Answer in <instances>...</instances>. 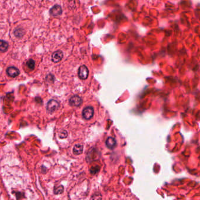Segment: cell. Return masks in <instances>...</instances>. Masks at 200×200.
<instances>
[{
	"label": "cell",
	"instance_id": "obj_1",
	"mask_svg": "<svg viewBox=\"0 0 200 200\" xmlns=\"http://www.w3.org/2000/svg\"><path fill=\"white\" fill-rule=\"evenodd\" d=\"M59 107V103L55 100H50L48 102L47 104V110L49 112L52 113L56 110Z\"/></svg>",
	"mask_w": 200,
	"mask_h": 200
},
{
	"label": "cell",
	"instance_id": "obj_2",
	"mask_svg": "<svg viewBox=\"0 0 200 200\" xmlns=\"http://www.w3.org/2000/svg\"><path fill=\"white\" fill-rule=\"evenodd\" d=\"M78 77L80 79L84 80V79H86L89 77V71L85 65H83L80 67L78 69Z\"/></svg>",
	"mask_w": 200,
	"mask_h": 200
},
{
	"label": "cell",
	"instance_id": "obj_3",
	"mask_svg": "<svg viewBox=\"0 0 200 200\" xmlns=\"http://www.w3.org/2000/svg\"><path fill=\"white\" fill-rule=\"evenodd\" d=\"M94 114V109L91 106L85 108L83 111V116L86 120H90L92 118Z\"/></svg>",
	"mask_w": 200,
	"mask_h": 200
},
{
	"label": "cell",
	"instance_id": "obj_4",
	"mask_svg": "<svg viewBox=\"0 0 200 200\" xmlns=\"http://www.w3.org/2000/svg\"><path fill=\"white\" fill-rule=\"evenodd\" d=\"M63 54L62 51H57L52 54V61L55 63H57L61 61L63 59Z\"/></svg>",
	"mask_w": 200,
	"mask_h": 200
},
{
	"label": "cell",
	"instance_id": "obj_5",
	"mask_svg": "<svg viewBox=\"0 0 200 200\" xmlns=\"http://www.w3.org/2000/svg\"><path fill=\"white\" fill-rule=\"evenodd\" d=\"M70 104L73 106H79L82 103V99L78 96H73L69 100Z\"/></svg>",
	"mask_w": 200,
	"mask_h": 200
},
{
	"label": "cell",
	"instance_id": "obj_6",
	"mask_svg": "<svg viewBox=\"0 0 200 200\" xmlns=\"http://www.w3.org/2000/svg\"><path fill=\"white\" fill-rule=\"evenodd\" d=\"M62 13V7L60 5H56L54 7H53L50 10V15L54 16H60Z\"/></svg>",
	"mask_w": 200,
	"mask_h": 200
},
{
	"label": "cell",
	"instance_id": "obj_7",
	"mask_svg": "<svg viewBox=\"0 0 200 200\" xmlns=\"http://www.w3.org/2000/svg\"><path fill=\"white\" fill-rule=\"evenodd\" d=\"M7 74L10 77H16L19 74V71L14 66H11L7 69Z\"/></svg>",
	"mask_w": 200,
	"mask_h": 200
},
{
	"label": "cell",
	"instance_id": "obj_8",
	"mask_svg": "<svg viewBox=\"0 0 200 200\" xmlns=\"http://www.w3.org/2000/svg\"><path fill=\"white\" fill-rule=\"evenodd\" d=\"M106 146L110 149H114L117 146V141L115 139L113 138H108L106 140Z\"/></svg>",
	"mask_w": 200,
	"mask_h": 200
},
{
	"label": "cell",
	"instance_id": "obj_9",
	"mask_svg": "<svg viewBox=\"0 0 200 200\" xmlns=\"http://www.w3.org/2000/svg\"><path fill=\"white\" fill-rule=\"evenodd\" d=\"M83 146L80 144H77L73 148V153L76 155H80L83 153Z\"/></svg>",
	"mask_w": 200,
	"mask_h": 200
},
{
	"label": "cell",
	"instance_id": "obj_10",
	"mask_svg": "<svg viewBox=\"0 0 200 200\" xmlns=\"http://www.w3.org/2000/svg\"><path fill=\"white\" fill-rule=\"evenodd\" d=\"M8 49V44L3 40H0V51L5 52Z\"/></svg>",
	"mask_w": 200,
	"mask_h": 200
},
{
	"label": "cell",
	"instance_id": "obj_11",
	"mask_svg": "<svg viewBox=\"0 0 200 200\" xmlns=\"http://www.w3.org/2000/svg\"><path fill=\"white\" fill-rule=\"evenodd\" d=\"M63 187L62 185H60L59 187H55V194H62V193L63 192Z\"/></svg>",
	"mask_w": 200,
	"mask_h": 200
},
{
	"label": "cell",
	"instance_id": "obj_12",
	"mask_svg": "<svg viewBox=\"0 0 200 200\" xmlns=\"http://www.w3.org/2000/svg\"><path fill=\"white\" fill-rule=\"evenodd\" d=\"M27 66L30 69H33L35 68V62L32 59H30L27 62Z\"/></svg>",
	"mask_w": 200,
	"mask_h": 200
},
{
	"label": "cell",
	"instance_id": "obj_13",
	"mask_svg": "<svg viewBox=\"0 0 200 200\" xmlns=\"http://www.w3.org/2000/svg\"><path fill=\"white\" fill-rule=\"evenodd\" d=\"M14 34L17 37H21L23 35V30L21 29H18L16 30L15 32H14Z\"/></svg>",
	"mask_w": 200,
	"mask_h": 200
},
{
	"label": "cell",
	"instance_id": "obj_14",
	"mask_svg": "<svg viewBox=\"0 0 200 200\" xmlns=\"http://www.w3.org/2000/svg\"><path fill=\"white\" fill-rule=\"evenodd\" d=\"M99 170H100V168H99L98 166H97L96 167H92V169H90V172L94 174L97 173Z\"/></svg>",
	"mask_w": 200,
	"mask_h": 200
}]
</instances>
